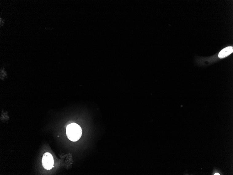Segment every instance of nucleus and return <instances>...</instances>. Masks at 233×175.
<instances>
[{
    "label": "nucleus",
    "mask_w": 233,
    "mask_h": 175,
    "mask_svg": "<svg viewBox=\"0 0 233 175\" xmlns=\"http://www.w3.org/2000/svg\"><path fill=\"white\" fill-rule=\"evenodd\" d=\"M67 137L72 142H76L80 139L82 135V130L79 125L75 123L69 124L66 129Z\"/></svg>",
    "instance_id": "obj_1"
},
{
    "label": "nucleus",
    "mask_w": 233,
    "mask_h": 175,
    "mask_svg": "<svg viewBox=\"0 0 233 175\" xmlns=\"http://www.w3.org/2000/svg\"><path fill=\"white\" fill-rule=\"evenodd\" d=\"M53 158L51 154L49 153H44L42 159V164L43 168L50 170L53 167Z\"/></svg>",
    "instance_id": "obj_2"
},
{
    "label": "nucleus",
    "mask_w": 233,
    "mask_h": 175,
    "mask_svg": "<svg viewBox=\"0 0 233 175\" xmlns=\"http://www.w3.org/2000/svg\"><path fill=\"white\" fill-rule=\"evenodd\" d=\"M233 52V47L231 46L227 47L222 50L219 52L218 56L220 59H223L231 54Z\"/></svg>",
    "instance_id": "obj_3"
},
{
    "label": "nucleus",
    "mask_w": 233,
    "mask_h": 175,
    "mask_svg": "<svg viewBox=\"0 0 233 175\" xmlns=\"http://www.w3.org/2000/svg\"><path fill=\"white\" fill-rule=\"evenodd\" d=\"M0 23H1V26H2L3 25L4 21L3 19H2L1 18H0Z\"/></svg>",
    "instance_id": "obj_4"
},
{
    "label": "nucleus",
    "mask_w": 233,
    "mask_h": 175,
    "mask_svg": "<svg viewBox=\"0 0 233 175\" xmlns=\"http://www.w3.org/2000/svg\"><path fill=\"white\" fill-rule=\"evenodd\" d=\"M214 175H220V174L219 173H216L214 174Z\"/></svg>",
    "instance_id": "obj_5"
}]
</instances>
